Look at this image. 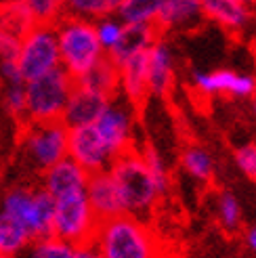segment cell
I'll list each match as a JSON object with an SVG mask.
<instances>
[{
	"mask_svg": "<svg viewBox=\"0 0 256 258\" xmlns=\"http://www.w3.org/2000/svg\"><path fill=\"white\" fill-rule=\"evenodd\" d=\"M5 105L13 118H25V82L23 84H7Z\"/></svg>",
	"mask_w": 256,
	"mask_h": 258,
	"instance_id": "cell-31",
	"label": "cell"
},
{
	"mask_svg": "<svg viewBox=\"0 0 256 258\" xmlns=\"http://www.w3.org/2000/svg\"><path fill=\"white\" fill-rule=\"evenodd\" d=\"M30 241L32 235L28 233V229L0 210V254L15 258L25 250Z\"/></svg>",
	"mask_w": 256,
	"mask_h": 258,
	"instance_id": "cell-21",
	"label": "cell"
},
{
	"mask_svg": "<svg viewBox=\"0 0 256 258\" xmlns=\"http://www.w3.org/2000/svg\"><path fill=\"white\" fill-rule=\"evenodd\" d=\"M25 258H74V246L55 235L32 239L25 246Z\"/></svg>",
	"mask_w": 256,
	"mask_h": 258,
	"instance_id": "cell-25",
	"label": "cell"
},
{
	"mask_svg": "<svg viewBox=\"0 0 256 258\" xmlns=\"http://www.w3.org/2000/svg\"><path fill=\"white\" fill-rule=\"evenodd\" d=\"M252 109L256 113V88H254V95H252Z\"/></svg>",
	"mask_w": 256,
	"mask_h": 258,
	"instance_id": "cell-37",
	"label": "cell"
},
{
	"mask_svg": "<svg viewBox=\"0 0 256 258\" xmlns=\"http://www.w3.org/2000/svg\"><path fill=\"white\" fill-rule=\"evenodd\" d=\"M0 23L5 28L21 38L28 30H32L38 23L32 15V11L23 0H0Z\"/></svg>",
	"mask_w": 256,
	"mask_h": 258,
	"instance_id": "cell-22",
	"label": "cell"
},
{
	"mask_svg": "<svg viewBox=\"0 0 256 258\" xmlns=\"http://www.w3.org/2000/svg\"><path fill=\"white\" fill-rule=\"evenodd\" d=\"M0 189H3V178H0Z\"/></svg>",
	"mask_w": 256,
	"mask_h": 258,
	"instance_id": "cell-40",
	"label": "cell"
},
{
	"mask_svg": "<svg viewBox=\"0 0 256 258\" xmlns=\"http://www.w3.org/2000/svg\"><path fill=\"white\" fill-rule=\"evenodd\" d=\"M19 48V38L11 34L3 23H0V59H15Z\"/></svg>",
	"mask_w": 256,
	"mask_h": 258,
	"instance_id": "cell-33",
	"label": "cell"
},
{
	"mask_svg": "<svg viewBox=\"0 0 256 258\" xmlns=\"http://www.w3.org/2000/svg\"><path fill=\"white\" fill-rule=\"evenodd\" d=\"M99 221L86 200L84 191H76L70 196L55 200V216H53V235L72 243L84 246L91 243Z\"/></svg>",
	"mask_w": 256,
	"mask_h": 258,
	"instance_id": "cell-6",
	"label": "cell"
},
{
	"mask_svg": "<svg viewBox=\"0 0 256 258\" xmlns=\"http://www.w3.org/2000/svg\"><path fill=\"white\" fill-rule=\"evenodd\" d=\"M113 99L109 101L105 111L99 115L95 128L99 131L101 139L105 141V145L109 147L111 156L116 158L135 145H133V115L128 111V107L118 105Z\"/></svg>",
	"mask_w": 256,
	"mask_h": 258,
	"instance_id": "cell-10",
	"label": "cell"
},
{
	"mask_svg": "<svg viewBox=\"0 0 256 258\" xmlns=\"http://www.w3.org/2000/svg\"><path fill=\"white\" fill-rule=\"evenodd\" d=\"M122 0H66L63 3V13L82 17L88 21H97L101 17L116 15Z\"/></svg>",
	"mask_w": 256,
	"mask_h": 258,
	"instance_id": "cell-23",
	"label": "cell"
},
{
	"mask_svg": "<svg viewBox=\"0 0 256 258\" xmlns=\"http://www.w3.org/2000/svg\"><path fill=\"white\" fill-rule=\"evenodd\" d=\"M15 63L23 76V80H34L50 70L61 66L57 34L53 23H36L19 38V48Z\"/></svg>",
	"mask_w": 256,
	"mask_h": 258,
	"instance_id": "cell-5",
	"label": "cell"
},
{
	"mask_svg": "<svg viewBox=\"0 0 256 258\" xmlns=\"http://www.w3.org/2000/svg\"><path fill=\"white\" fill-rule=\"evenodd\" d=\"M76 82L82 84V86L93 88V90H99V93H103V95L113 99L118 95V90H120V70H118L116 63L105 55L99 63H95V66L88 70L84 76L76 78Z\"/></svg>",
	"mask_w": 256,
	"mask_h": 258,
	"instance_id": "cell-20",
	"label": "cell"
},
{
	"mask_svg": "<svg viewBox=\"0 0 256 258\" xmlns=\"http://www.w3.org/2000/svg\"><path fill=\"white\" fill-rule=\"evenodd\" d=\"M91 243L103 258H158V243L149 227L126 212L99 221Z\"/></svg>",
	"mask_w": 256,
	"mask_h": 258,
	"instance_id": "cell-1",
	"label": "cell"
},
{
	"mask_svg": "<svg viewBox=\"0 0 256 258\" xmlns=\"http://www.w3.org/2000/svg\"><path fill=\"white\" fill-rule=\"evenodd\" d=\"M196 88L204 95H233V97H252L256 88V78L246 74H235L231 70L214 72H196Z\"/></svg>",
	"mask_w": 256,
	"mask_h": 258,
	"instance_id": "cell-12",
	"label": "cell"
},
{
	"mask_svg": "<svg viewBox=\"0 0 256 258\" xmlns=\"http://www.w3.org/2000/svg\"><path fill=\"white\" fill-rule=\"evenodd\" d=\"M23 151L38 170L68 156V126L61 120L53 122H30L23 133Z\"/></svg>",
	"mask_w": 256,
	"mask_h": 258,
	"instance_id": "cell-7",
	"label": "cell"
},
{
	"mask_svg": "<svg viewBox=\"0 0 256 258\" xmlns=\"http://www.w3.org/2000/svg\"><path fill=\"white\" fill-rule=\"evenodd\" d=\"M109 101H111V97L99 93V90L88 88V86H82L74 80V88L68 97L66 107H63V113H61V122L68 128L95 124L99 120V115L109 105Z\"/></svg>",
	"mask_w": 256,
	"mask_h": 258,
	"instance_id": "cell-9",
	"label": "cell"
},
{
	"mask_svg": "<svg viewBox=\"0 0 256 258\" xmlns=\"http://www.w3.org/2000/svg\"><path fill=\"white\" fill-rule=\"evenodd\" d=\"M160 34L162 32L158 30L156 23H124L120 40L107 53V57L116 63V66H120V63L131 59L133 55H139V53H143V50H147L160 38Z\"/></svg>",
	"mask_w": 256,
	"mask_h": 258,
	"instance_id": "cell-14",
	"label": "cell"
},
{
	"mask_svg": "<svg viewBox=\"0 0 256 258\" xmlns=\"http://www.w3.org/2000/svg\"><path fill=\"white\" fill-rule=\"evenodd\" d=\"M120 70V90L131 105H143L149 97L147 90V50L133 55L118 66Z\"/></svg>",
	"mask_w": 256,
	"mask_h": 258,
	"instance_id": "cell-16",
	"label": "cell"
},
{
	"mask_svg": "<svg viewBox=\"0 0 256 258\" xmlns=\"http://www.w3.org/2000/svg\"><path fill=\"white\" fill-rule=\"evenodd\" d=\"M244 5H248V7H252V5H256V0H241Z\"/></svg>",
	"mask_w": 256,
	"mask_h": 258,
	"instance_id": "cell-38",
	"label": "cell"
},
{
	"mask_svg": "<svg viewBox=\"0 0 256 258\" xmlns=\"http://www.w3.org/2000/svg\"><path fill=\"white\" fill-rule=\"evenodd\" d=\"M86 200L97 216V221H105V218L124 214V206L116 180L111 178L109 170H101L88 174L86 180Z\"/></svg>",
	"mask_w": 256,
	"mask_h": 258,
	"instance_id": "cell-11",
	"label": "cell"
},
{
	"mask_svg": "<svg viewBox=\"0 0 256 258\" xmlns=\"http://www.w3.org/2000/svg\"><path fill=\"white\" fill-rule=\"evenodd\" d=\"M246 241H248V246L256 252V227H252L250 231H248V235H246Z\"/></svg>",
	"mask_w": 256,
	"mask_h": 258,
	"instance_id": "cell-36",
	"label": "cell"
},
{
	"mask_svg": "<svg viewBox=\"0 0 256 258\" xmlns=\"http://www.w3.org/2000/svg\"><path fill=\"white\" fill-rule=\"evenodd\" d=\"M107 170L118 185L126 214L141 216L156 206L160 191L137 147H131L116 156Z\"/></svg>",
	"mask_w": 256,
	"mask_h": 258,
	"instance_id": "cell-3",
	"label": "cell"
},
{
	"mask_svg": "<svg viewBox=\"0 0 256 258\" xmlns=\"http://www.w3.org/2000/svg\"><path fill=\"white\" fill-rule=\"evenodd\" d=\"M0 210L9 214L11 218H15L17 223H21L32 239H36V198H34V189L28 187H13L9 189L3 202H0Z\"/></svg>",
	"mask_w": 256,
	"mask_h": 258,
	"instance_id": "cell-19",
	"label": "cell"
},
{
	"mask_svg": "<svg viewBox=\"0 0 256 258\" xmlns=\"http://www.w3.org/2000/svg\"><path fill=\"white\" fill-rule=\"evenodd\" d=\"M53 25L57 34L61 68L74 80L84 76L95 63H99L105 57V50L99 44V38L95 32V21L63 13Z\"/></svg>",
	"mask_w": 256,
	"mask_h": 258,
	"instance_id": "cell-2",
	"label": "cell"
},
{
	"mask_svg": "<svg viewBox=\"0 0 256 258\" xmlns=\"http://www.w3.org/2000/svg\"><path fill=\"white\" fill-rule=\"evenodd\" d=\"M254 180H256V178H254Z\"/></svg>",
	"mask_w": 256,
	"mask_h": 258,
	"instance_id": "cell-42",
	"label": "cell"
},
{
	"mask_svg": "<svg viewBox=\"0 0 256 258\" xmlns=\"http://www.w3.org/2000/svg\"><path fill=\"white\" fill-rule=\"evenodd\" d=\"M235 164L246 176L256 178V143L241 145L235 151Z\"/></svg>",
	"mask_w": 256,
	"mask_h": 258,
	"instance_id": "cell-32",
	"label": "cell"
},
{
	"mask_svg": "<svg viewBox=\"0 0 256 258\" xmlns=\"http://www.w3.org/2000/svg\"><path fill=\"white\" fill-rule=\"evenodd\" d=\"M38 23H55L63 15V0H23Z\"/></svg>",
	"mask_w": 256,
	"mask_h": 258,
	"instance_id": "cell-30",
	"label": "cell"
},
{
	"mask_svg": "<svg viewBox=\"0 0 256 258\" xmlns=\"http://www.w3.org/2000/svg\"><path fill=\"white\" fill-rule=\"evenodd\" d=\"M219 218H221V225L229 231H235L239 227L241 210H239L237 198L231 191H223L219 196Z\"/></svg>",
	"mask_w": 256,
	"mask_h": 258,
	"instance_id": "cell-29",
	"label": "cell"
},
{
	"mask_svg": "<svg viewBox=\"0 0 256 258\" xmlns=\"http://www.w3.org/2000/svg\"><path fill=\"white\" fill-rule=\"evenodd\" d=\"M183 166L191 176L202 180V183H210L214 176L212 158L208 156V151H204L200 147H187L183 151Z\"/></svg>",
	"mask_w": 256,
	"mask_h": 258,
	"instance_id": "cell-26",
	"label": "cell"
},
{
	"mask_svg": "<svg viewBox=\"0 0 256 258\" xmlns=\"http://www.w3.org/2000/svg\"><path fill=\"white\" fill-rule=\"evenodd\" d=\"M0 76L7 84H23V76L17 68L15 59H0Z\"/></svg>",
	"mask_w": 256,
	"mask_h": 258,
	"instance_id": "cell-34",
	"label": "cell"
},
{
	"mask_svg": "<svg viewBox=\"0 0 256 258\" xmlns=\"http://www.w3.org/2000/svg\"><path fill=\"white\" fill-rule=\"evenodd\" d=\"M204 19L219 23L229 32H241L250 23L252 11L241 0H200Z\"/></svg>",
	"mask_w": 256,
	"mask_h": 258,
	"instance_id": "cell-17",
	"label": "cell"
},
{
	"mask_svg": "<svg viewBox=\"0 0 256 258\" xmlns=\"http://www.w3.org/2000/svg\"><path fill=\"white\" fill-rule=\"evenodd\" d=\"M0 258H11V256H5V254H0Z\"/></svg>",
	"mask_w": 256,
	"mask_h": 258,
	"instance_id": "cell-39",
	"label": "cell"
},
{
	"mask_svg": "<svg viewBox=\"0 0 256 258\" xmlns=\"http://www.w3.org/2000/svg\"><path fill=\"white\" fill-rule=\"evenodd\" d=\"M139 153H141V158H143V162L147 164V168H149L153 180H156L158 191L162 196V193H166V189H168V170H166V166H164V162L160 158L158 149L147 143L143 149H139Z\"/></svg>",
	"mask_w": 256,
	"mask_h": 258,
	"instance_id": "cell-28",
	"label": "cell"
},
{
	"mask_svg": "<svg viewBox=\"0 0 256 258\" xmlns=\"http://www.w3.org/2000/svg\"><path fill=\"white\" fill-rule=\"evenodd\" d=\"M88 172L72 158H63L42 172V189H46L55 200L86 189Z\"/></svg>",
	"mask_w": 256,
	"mask_h": 258,
	"instance_id": "cell-13",
	"label": "cell"
},
{
	"mask_svg": "<svg viewBox=\"0 0 256 258\" xmlns=\"http://www.w3.org/2000/svg\"><path fill=\"white\" fill-rule=\"evenodd\" d=\"M174 68L168 44L156 40L147 48V90L153 97H164L172 88Z\"/></svg>",
	"mask_w": 256,
	"mask_h": 258,
	"instance_id": "cell-15",
	"label": "cell"
},
{
	"mask_svg": "<svg viewBox=\"0 0 256 258\" xmlns=\"http://www.w3.org/2000/svg\"><path fill=\"white\" fill-rule=\"evenodd\" d=\"M74 78L61 66L25 82V118L30 122L61 120Z\"/></svg>",
	"mask_w": 256,
	"mask_h": 258,
	"instance_id": "cell-4",
	"label": "cell"
},
{
	"mask_svg": "<svg viewBox=\"0 0 256 258\" xmlns=\"http://www.w3.org/2000/svg\"><path fill=\"white\" fill-rule=\"evenodd\" d=\"M162 0H122L116 17L122 23H156Z\"/></svg>",
	"mask_w": 256,
	"mask_h": 258,
	"instance_id": "cell-24",
	"label": "cell"
},
{
	"mask_svg": "<svg viewBox=\"0 0 256 258\" xmlns=\"http://www.w3.org/2000/svg\"><path fill=\"white\" fill-rule=\"evenodd\" d=\"M122 28H124V23H122L116 15L101 17V19L95 21V32H97V38H99V44L103 46V50H105V55H107L109 50L116 46V42L120 40Z\"/></svg>",
	"mask_w": 256,
	"mask_h": 258,
	"instance_id": "cell-27",
	"label": "cell"
},
{
	"mask_svg": "<svg viewBox=\"0 0 256 258\" xmlns=\"http://www.w3.org/2000/svg\"><path fill=\"white\" fill-rule=\"evenodd\" d=\"M204 19L200 0H162L156 25L160 32L166 30H191Z\"/></svg>",
	"mask_w": 256,
	"mask_h": 258,
	"instance_id": "cell-18",
	"label": "cell"
},
{
	"mask_svg": "<svg viewBox=\"0 0 256 258\" xmlns=\"http://www.w3.org/2000/svg\"><path fill=\"white\" fill-rule=\"evenodd\" d=\"M68 158L82 166L88 174L107 170L113 160L109 147L101 139L95 124L68 128Z\"/></svg>",
	"mask_w": 256,
	"mask_h": 258,
	"instance_id": "cell-8",
	"label": "cell"
},
{
	"mask_svg": "<svg viewBox=\"0 0 256 258\" xmlns=\"http://www.w3.org/2000/svg\"><path fill=\"white\" fill-rule=\"evenodd\" d=\"M74 258H103L93 243H84V246H74Z\"/></svg>",
	"mask_w": 256,
	"mask_h": 258,
	"instance_id": "cell-35",
	"label": "cell"
},
{
	"mask_svg": "<svg viewBox=\"0 0 256 258\" xmlns=\"http://www.w3.org/2000/svg\"><path fill=\"white\" fill-rule=\"evenodd\" d=\"M63 3H66V0H63Z\"/></svg>",
	"mask_w": 256,
	"mask_h": 258,
	"instance_id": "cell-41",
	"label": "cell"
}]
</instances>
